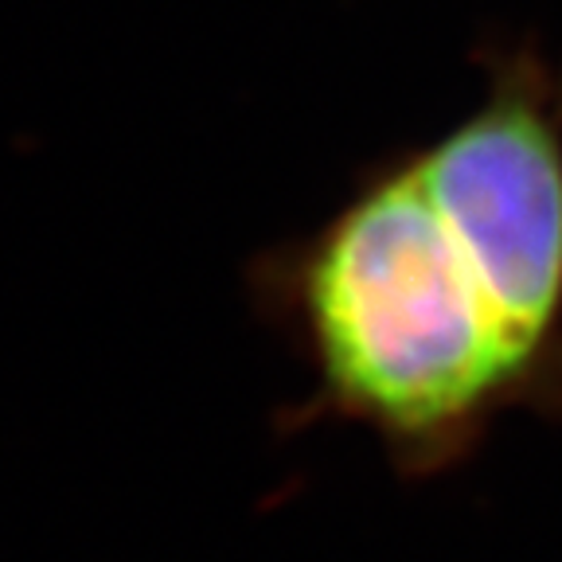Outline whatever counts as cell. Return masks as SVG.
<instances>
[{"mask_svg":"<svg viewBox=\"0 0 562 562\" xmlns=\"http://www.w3.org/2000/svg\"><path fill=\"white\" fill-rule=\"evenodd\" d=\"M250 290L313 375L305 422L360 426L411 481L469 461L512 411L562 418V375L512 325L411 149L258 258Z\"/></svg>","mask_w":562,"mask_h":562,"instance_id":"1","label":"cell"},{"mask_svg":"<svg viewBox=\"0 0 562 562\" xmlns=\"http://www.w3.org/2000/svg\"><path fill=\"white\" fill-rule=\"evenodd\" d=\"M481 67L473 110L411 153L512 325L562 375V55L516 40Z\"/></svg>","mask_w":562,"mask_h":562,"instance_id":"2","label":"cell"}]
</instances>
